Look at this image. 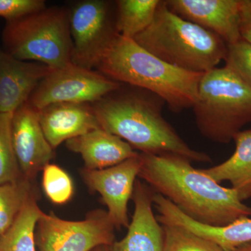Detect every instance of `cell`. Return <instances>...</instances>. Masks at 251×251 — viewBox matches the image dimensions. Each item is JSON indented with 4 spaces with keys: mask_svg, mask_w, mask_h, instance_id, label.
Returning <instances> with one entry per match:
<instances>
[{
    "mask_svg": "<svg viewBox=\"0 0 251 251\" xmlns=\"http://www.w3.org/2000/svg\"><path fill=\"white\" fill-rule=\"evenodd\" d=\"M139 156L140 179L191 219L223 227L251 216V207L241 201L237 190L221 186L187 158L174 154Z\"/></svg>",
    "mask_w": 251,
    "mask_h": 251,
    "instance_id": "obj_1",
    "label": "cell"
},
{
    "mask_svg": "<svg viewBox=\"0 0 251 251\" xmlns=\"http://www.w3.org/2000/svg\"><path fill=\"white\" fill-rule=\"evenodd\" d=\"M164 103L148 91L123 92L120 87L92 105L102 129L140 153L178 155L191 162L211 163L207 153L191 148L166 121L162 112Z\"/></svg>",
    "mask_w": 251,
    "mask_h": 251,
    "instance_id": "obj_2",
    "label": "cell"
},
{
    "mask_svg": "<svg viewBox=\"0 0 251 251\" xmlns=\"http://www.w3.org/2000/svg\"><path fill=\"white\" fill-rule=\"evenodd\" d=\"M94 69L105 76L158 96L173 112L193 108L203 74L170 65L115 32Z\"/></svg>",
    "mask_w": 251,
    "mask_h": 251,
    "instance_id": "obj_3",
    "label": "cell"
},
{
    "mask_svg": "<svg viewBox=\"0 0 251 251\" xmlns=\"http://www.w3.org/2000/svg\"><path fill=\"white\" fill-rule=\"evenodd\" d=\"M133 40L170 65L201 74L224 60L227 49L219 36L175 14L165 1L151 25Z\"/></svg>",
    "mask_w": 251,
    "mask_h": 251,
    "instance_id": "obj_4",
    "label": "cell"
},
{
    "mask_svg": "<svg viewBox=\"0 0 251 251\" xmlns=\"http://www.w3.org/2000/svg\"><path fill=\"white\" fill-rule=\"evenodd\" d=\"M200 133L214 143L227 144L251 123V87L225 66L204 73L192 108Z\"/></svg>",
    "mask_w": 251,
    "mask_h": 251,
    "instance_id": "obj_5",
    "label": "cell"
},
{
    "mask_svg": "<svg viewBox=\"0 0 251 251\" xmlns=\"http://www.w3.org/2000/svg\"><path fill=\"white\" fill-rule=\"evenodd\" d=\"M5 51L20 60L39 62L52 70L72 64L70 9L46 7L6 21L2 34Z\"/></svg>",
    "mask_w": 251,
    "mask_h": 251,
    "instance_id": "obj_6",
    "label": "cell"
},
{
    "mask_svg": "<svg viewBox=\"0 0 251 251\" xmlns=\"http://www.w3.org/2000/svg\"><path fill=\"white\" fill-rule=\"evenodd\" d=\"M115 227L108 211H91L82 221L59 219L53 213L42 214L34 238L38 251H92L115 242Z\"/></svg>",
    "mask_w": 251,
    "mask_h": 251,
    "instance_id": "obj_7",
    "label": "cell"
},
{
    "mask_svg": "<svg viewBox=\"0 0 251 251\" xmlns=\"http://www.w3.org/2000/svg\"><path fill=\"white\" fill-rule=\"evenodd\" d=\"M121 87L97 71L72 64L51 71L39 82L27 103L36 110L59 103L93 104Z\"/></svg>",
    "mask_w": 251,
    "mask_h": 251,
    "instance_id": "obj_8",
    "label": "cell"
},
{
    "mask_svg": "<svg viewBox=\"0 0 251 251\" xmlns=\"http://www.w3.org/2000/svg\"><path fill=\"white\" fill-rule=\"evenodd\" d=\"M70 29L73 64L94 69L99 55L116 32L108 3L87 0L74 5L70 9Z\"/></svg>",
    "mask_w": 251,
    "mask_h": 251,
    "instance_id": "obj_9",
    "label": "cell"
},
{
    "mask_svg": "<svg viewBox=\"0 0 251 251\" xmlns=\"http://www.w3.org/2000/svg\"><path fill=\"white\" fill-rule=\"evenodd\" d=\"M139 154L105 169L83 168L80 172L89 189L100 193L115 228L128 227L130 224L128 204L133 196L136 177L139 175Z\"/></svg>",
    "mask_w": 251,
    "mask_h": 251,
    "instance_id": "obj_10",
    "label": "cell"
},
{
    "mask_svg": "<svg viewBox=\"0 0 251 251\" xmlns=\"http://www.w3.org/2000/svg\"><path fill=\"white\" fill-rule=\"evenodd\" d=\"M11 134L21 173L35 181L38 173L54 158V150L44 135L37 110L27 102L13 113Z\"/></svg>",
    "mask_w": 251,
    "mask_h": 251,
    "instance_id": "obj_11",
    "label": "cell"
},
{
    "mask_svg": "<svg viewBox=\"0 0 251 251\" xmlns=\"http://www.w3.org/2000/svg\"><path fill=\"white\" fill-rule=\"evenodd\" d=\"M167 6L175 14L214 33L226 44L241 39L240 0H168Z\"/></svg>",
    "mask_w": 251,
    "mask_h": 251,
    "instance_id": "obj_12",
    "label": "cell"
},
{
    "mask_svg": "<svg viewBox=\"0 0 251 251\" xmlns=\"http://www.w3.org/2000/svg\"><path fill=\"white\" fill-rule=\"evenodd\" d=\"M153 204L161 224H173L191 231L204 239L215 243L225 251H234L238 247L251 242V219L239 218L223 227H214L191 219L173 203L161 195L154 193Z\"/></svg>",
    "mask_w": 251,
    "mask_h": 251,
    "instance_id": "obj_13",
    "label": "cell"
},
{
    "mask_svg": "<svg viewBox=\"0 0 251 251\" xmlns=\"http://www.w3.org/2000/svg\"><path fill=\"white\" fill-rule=\"evenodd\" d=\"M153 191L136 180L131 199L134 203L128 232L110 247V251H163V232L153 211Z\"/></svg>",
    "mask_w": 251,
    "mask_h": 251,
    "instance_id": "obj_14",
    "label": "cell"
},
{
    "mask_svg": "<svg viewBox=\"0 0 251 251\" xmlns=\"http://www.w3.org/2000/svg\"><path fill=\"white\" fill-rule=\"evenodd\" d=\"M45 64L20 60L0 49V112L14 113L52 71Z\"/></svg>",
    "mask_w": 251,
    "mask_h": 251,
    "instance_id": "obj_15",
    "label": "cell"
},
{
    "mask_svg": "<svg viewBox=\"0 0 251 251\" xmlns=\"http://www.w3.org/2000/svg\"><path fill=\"white\" fill-rule=\"evenodd\" d=\"M37 112L46 139L54 150L64 142L100 128L92 104H52Z\"/></svg>",
    "mask_w": 251,
    "mask_h": 251,
    "instance_id": "obj_16",
    "label": "cell"
},
{
    "mask_svg": "<svg viewBox=\"0 0 251 251\" xmlns=\"http://www.w3.org/2000/svg\"><path fill=\"white\" fill-rule=\"evenodd\" d=\"M66 146L82 156L87 170L105 169L139 154L129 144L101 128L68 140Z\"/></svg>",
    "mask_w": 251,
    "mask_h": 251,
    "instance_id": "obj_17",
    "label": "cell"
},
{
    "mask_svg": "<svg viewBox=\"0 0 251 251\" xmlns=\"http://www.w3.org/2000/svg\"><path fill=\"white\" fill-rule=\"evenodd\" d=\"M233 140L235 151L228 159L202 171L219 184L228 181L240 196L251 186V129L241 130Z\"/></svg>",
    "mask_w": 251,
    "mask_h": 251,
    "instance_id": "obj_18",
    "label": "cell"
},
{
    "mask_svg": "<svg viewBox=\"0 0 251 251\" xmlns=\"http://www.w3.org/2000/svg\"><path fill=\"white\" fill-rule=\"evenodd\" d=\"M33 196L23 206L14 224L0 237V251H36L34 231L43 211Z\"/></svg>",
    "mask_w": 251,
    "mask_h": 251,
    "instance_id": "obj_19",
    "label": "cell"
},
{
    "mask_svg": "<svg viewBox=\"0 0 251 251\" xmlns=\"http://www.w3.org/2000/svg\"><path fill=\"white\" fill-rule=\"evenodd\" d=\"M160 0H119L115 28L117 34L133 39L152 23Z\"/></svg>",
    "mask_w": 251,
    "mask_h": 251,
    "instance_id": "obj_20",
    "label": "cell"
},
{
    "mask_svg": "<svg viewBox=\"0 0 251 251\" xmlns=\"http://www.w3.org/2000/svg\"><path fill=\"white\" fill-rule=\"evenodd\" d=\"M35 196H40L35 181L25 176L0 184V237L14 224L29 198Z\"/></svg>",
    "mask_w": 251,
    "mask_h": 251,
    "instance_id": "obj_21",
    "label": "cell"
},
{
    "mask_svg": "<svg viewBox=\"0 0 251 251\" xmlns=\"http://www.w3.org/2000/svg\"><path fill=\"white\" fill-rule=\"evenodd\" d=\"M163 251H225L215 243L173 224H161Z\"/></svg>",
    "mask_w": 251,
    "mask_h": 251,
    "instance_id": "obj_22",
    "label": "cell"
},
{
    "mask_svg": "<svg viewBox=\"0 0 251 251\" xmlns=\"http://www.w3.org/2000/svg\"><path fill=\"white\" fill-rule=\"evenodd\" d=\"M13 113L0 112V184L12 182L23 176L13 145Z\"/></svg>",
    "mask_w": 251,
    "mask_h": 251,
    "instance_id": "obj_23",
    "label": "cell"
},
{
    "mask_svg": "<svg viewBox=\"0 0 251 251\" xmlns=\"http://www.w3.org/2000/svg\"><path fill=\"white\" fill-rule=\"evenodd\" d=\"M42 186L46 196L55 204L69 202L74 193V183L67 172L49 163L43 170Z\"/></svg>",
    "mask_w": 251,
    "mask_h": 251,
    "instance_id": "obj_24",
    "label": "cell"
},
{
    "mask_svg": "<svg viewBox=\"0 0 251 251\" xmlns=\"http://www.w3.org/2000/svg\"><path fill=\"white\" fill-rule=\"evenodd\" d=\"M226 66L251 87V44L242 39L227 44Z\"/></svg>",
    "mask_w": 251,
    "mask_h": 251,
    "instance_id": "obj_25",
    "label": "cell"
},
{
    "mask_svg": "<svg viewBox=\"0 0 251 251\" xmlns=\"http://www.w3.org/2000/svg\"><path fill=\"white\" fill-rule=\"evenodd\" d=\"M46 7L44 0H0V17L14 21Z\"/></svg>",
    "mask_w": 251,
    "mask_h": 251,
    "instance_id": "obj_26",
    "label": "cell"
},
{
    "mask_svg": "<svg viewBox=\"0 0 251 251\" xmlns=\"http://www.w3.org/2000/svg\"><path fill=\"white\" fill-rule=\"evenodd\" d=\"M239 33L241 39L251 44V0H240Z\"/></svg>",
    "mask_w": 251,
    "mask_h": 251,
    "instance_id": "obj_27",
    "label": "cell"
},
{
    "mask_svg": "<svg viewBox=\"0 0 251 251\" xmlns=\"http://www.w3.org/2000/svg\"><path fill=\"white\" fill-rule=\"evenodd\" d=\"M234 251H251V242L247 243V244L238 247Z\"/></svg>",
    "mask_w": 251,
    "mask_h": 251,
    "instance_id": "obj_28",
    "label": "cell"
},
{
    "mask_svg": "<svg viewBox=\"0 0 251 251\" xmlns=\"http://www.w3.org/2000/svg\"><path fill=\"white\" fill-rule=\"evenodd\" d=\"M239 198H240L241 201H245V200L250 199V198H251V186L247 191L242 193V194L239 196Z\"/></svg>",
    "mask_w": 251,
    "mask_h": 251,
    "instance_id": "obj_29",
    "label": "cell"
},
{
    "mask_svg": "<svg viewBox=\"0 0 251 251\" xmlns=\"http://www.w3.org/2000/svg\"><path fill=\"white\" fill-rule=\"evenodd\" d=\"M92 251H110V247L105 245L100 246V247L95 248Z\"/></svg>",
    "mask_w": 251,
    "mask_h": 251,
    "instance_id": "obj_30",
    "label": "cell"
}]
</instances>
